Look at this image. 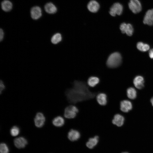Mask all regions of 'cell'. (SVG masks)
<instances>
[{"mask_svg": "<svg viewBox=\"0 0 153 153\" xmlns=\"http://www.w3.org/2000/svg\"><path fill=\"white\" fill-rule=\"evenodd\" d=\"M100 81V79L98 77L93 76H90L88 78L87 83L89 86L93 88L99 84Z\"/></svg>", "mask_w": 153, "mask_h": 153, "instance_id": "obj_18", "label": "cell"}, {"mask_svg": "<svg viewBox=\"0 0 153 153\" xmlns=\"http://www.w3.org/2000/svg\"><path fill=\"white\" fill-rule=\"evenodd\" d=\"M122 59V57L120 53L118 52L113 53L109 57L107 61V65L110 68L117 67L121 63Z\"/></svg>", "mask_w": 153, "mask_h": 153, "instance_id": "obj_2", "label": "cell"}, {"mask_svg": "<svg viewBox=\"0 0 153 153\" xmlns=\"http://www.w3.org/2000/svg\"><path fill=\"white\" fill-rule=\"evenodd\" d=\"M120 109L123 112H127L131 110L132 108L130 101L127 100H123L120 101Z\"/></svg>", "mask_w": 153, "mask_h": 153, "instance_id": "obj_10", "label": "cell"}, {"mask_svg": "<svg viewBox=\"0 0 153 153\" xmlns=\"http://www.w3.org/2000/svg\"><path fill=\"white\" fill-rule=\"evenodd\" d=\"M65 118L61 115H58L54 117L52 120L53 125L57 128H61L65 124Z\"/></svg>", "mask_w": 153, "mask_h": 153, "instance_id": "obj_14", "label": "cell"}, {"mask_svg": "<svg viewBox=\"0 0 153 153\" xmlns=\"http://www.w3.org/2000/svg\"><path fill=\"white\" fill-rule=\"evenodd\" d=\"M97 94L90 90L87 82L77 80L71 82L64 93L67 106L95 98Z\"/></svg>", "mask_w": 153, "mask_h": 153, "instance_id": "obj_1", "label": "cell"}, {"mask_svg": "<svg viewBox=\"0 0 153 153\" xmlns=\"http://www.w3.org/2000/svg\"><path fill=\"white\" fill-rule=\"evenodd\" d=\"M123 6L119 3H114L110 8L109 13L112 16H114L116 15H120L122 13Z\"/></svg>", "mask_w": 153, "mask_h": 153, "instance_id": "obj_5", "label": "cell"}, {"mask_svg": "<svg viewBox=\"0 0 153 153\" xmlns=\"http://www.w3.org/2000/svg\"><path fill=\"white\" fill-rule=\"evenodd\" d=\"M0 94H1L2 93V92H3V90L5 88V86L3 81L1 80H0Z\"/></svg>", "mask_w": 153, "mask_h": 153, "instance_id": "obj_29", "label": "cell"}, {"mask_svg": "<svg viewBox=\"0 0 153 153\" xmlns=\"http://www.w3.org/2000/svg\"><path fill=\"white\" fill-rule=\"evenodd\" d=\"M127 24L124 22L122 23L120 26V29L123 33H125Z\"/></svg>", "mask_w": 153, "mask_h": 153, "instance_id": "obj_26", "label": "cell"}, {"mask_svg": "<svg viewBox=\"0 0 153 153\" xmlns=\"http://www.w3.org/2000/svg\"><path fill=\"white\" fill-rule=\"evenodd\" d=\"M150 102L152 103V104L153 106V97L150 99Z\"/></svg>", "mask_w": 153, "mask_h": 153, "instance_id": "obj_32", "label": "cell"}, {"mask_svg": "<svg viewBox=\"0 0 153 153\" xmlns=\"http://www.w3.org/2000/svg\"><path fill=\"white\" fill-rule=\"evenodd\" d=\"M1 7L2 9L4 11L8 12L12 9V4L9 1L4 0L1 3Z\"/></svg>", "mask_w": 153, "mask_h": 153, "instance_id": "obj_20", "label": "cell"}, {"mask_svg": "<svg viewBox=\"0 0 153 153\" xmlns=\"http://www.w3.org/2000/svg\"><path fill=\"white\" fill-rule=\"evenodd\" d=\"M149 54L150 57L151 58L153 59V48L150 50Z\"/></svg>", "mask_w": 153, "mask_h": 153, "instance_id": "obj_31", "label": "cell"}, {"mask_svg": "<svg viewBox=\"0 0 153 153\" xmlns=\"http://www.w3.org/2000/svg\"><path fill=\"white\" fill-rule=\"evenodd\" d=\"M15 146L18 148H24L27 143V140L23 137H20L15 138L14 140Z\"/></svg>", "mask_w": 153, "mask_h": 153, "instance_id": "obj_15", "label": "cell"}, {"mask_svg": "<svg viewBox=\"0 0 153 153\" xmlns=\"http://www.w3.org/2000/svg\"><path fill=\"white\" fill-rule=\"evenodd\" d=\"M124 117L122 115L116 113L114 115L112 120V124L116 126L119 127L124 124Z\"/></svg>", "mask_w": 153, "mask_h": 153, "instance_id": "obj_9", "label": "cell"}, {"mask_svg": "<svg viewBox=\"0 0 153 153\" xmlns=\"http://www.w3.org/2000/svg\"><path fill=\"white\" fill-rule=\"evenodd\" d=\"M134 31V29L133 26L130 24H127L125 33L129 36H131Z\"/></svg>", "mask_w": 153, "mask_h": 153, "instance_id": "obj_24", "label": "cell"}, {"mask_svg": "<svg viewBox=\"0 0 153 153\" xmlns=\"http://www.w3.org/2000/svg\"><path fill=\"white\" fill-rule=\"evenodd\" d=\"M0 151L1 153H9V148L5 143H2L0 145Z\"/></svg>", "mask_w": 153, "mask_h": 153, "instance_id": "obj_25", "label": "cell"}, {"mask_svg": "<svg viewBox=\"0 0 153 153\" xmlns=\"http://www.w3.org/2000/svg\"><path fill=\"white\" fill-rule=\"evenodd\" d=\"M100 7L99 3L96 1L92 0L90 1L87 5V8L90 12L95 13L99 10Z\"/></svg>", "mask_w": 153, "mask_h": 153, "instance_id": "obj_16", "label": "cell"}, {"mask_svg": "<svg viewBox=\"0 0 153 153\" xmlns=\"http://www.w3.org/2000/svg\"><path fill=\"white\" fill-rule=\"evenodd\" d=\"M127 94L128 97L131 99H134L136 97L137 92L133 88L130 87L128 88L127 91Z\"/></svg>", "mask_w": 153, "mask_h": 153, "instance_id": "obj_21", "label": "cell"}, {"mask_svg": "<svg viewBox=\"0 0 153 153\" xmlns=\"http://www.w3.org/2000/svg\"><path fill=\"white\" fill-rule=\"evenodd\" d=\"M128 7L130 10L134 14L139 12L142 9L141 4L139 0H130Z\"/></svg>", "mask_w": 153, "mask_h": 153, "instance_id": "obj_4", "label": "cell"}, {"mask_svg": "<svg viewBox=\"0 0 153 153\" xmlns=\"http://www.w3.org/2000/svg\"><path fill=\"white\" fill-rule=\"evenodd\" d=\"M78 111L79 110L75 105L70 104L65 108L63 116L65 118L73 119L76 117Z\"/></svg>", "mask_w": 153, "mask_h": 153, "instance_id": "obj_3", "label": "cell"}, {"mask_svg": "<svg viewBox=\"0 0 153 153\" xmlns=\"http://www.w3.org/2000/svg\"><path fill=\"white\" fill-rule=\"evenodd\" d=\"M144 43L142 42H139L137 44V49L140 51H142V48Z\"/></svg>", "mask_w": 153, "mask_h": 153, "instance_id": "obj_27", "label": "cell"}, {"mask_svg": "<svg viewBox=\"0 0 153 153\" xmlns=\"http://www.w3.org/2000/svg\"><path fill=\"white\" fill-rule=\"evenodd\" d=\"M45 117L41 112L37 113L34 119L35 125L38 128H41L44 125L45 122Z\"/></svg>", "mask_w": 153, "mask_h": 153, "instance_id": "obj_7", "label": "cell"}, {"mask_svg": "<svg viewBox=\"0 0 153 153\" xmlns=\"http://www.w3.org/2000/svg\"><path fill=\"white\" fill-rule=\"evenodd\" d=\"M20 130L19 128L14 126L12 127L10 129V133L12 136H16L18 135L20 133Z\"/></svg>", "mask_w": 153, "mask_h": 153, "instance_id": "obj_23", "label": "cell"}, {"mask_svg": "<svg viewBox=\"0 0 153 153\" xmlns=\"http://www.w3.org/2000/svg\"><path fill=\"white\" fill-rule=\"evenodd\" d=\"M62 40L61 35L57 33L54 34L51 38V42L54 44H56L60 42Z\"/></svg>", "mask_w": 153, "mask_h": 153, "instance_id": "obj_22", "label": "cell"}, {"mask_svg": "<svg viewBox=\"0 0 153 153\" xmlns=\"http://www.w3.org/2000/svg\"><path fill=\"white\" fill-rule=\"evenodd\" d=\"M81 136L80 133L79 131L73 129H70L67 134V139L72 142L78 140L80 139Z\"/></svg>", "mask_w": 153, "mask_h": 153, "instance_id": "obj_6", "label": "cell"}, {"mask_svg": "<svg viewBox=\"0 0 153 153\" xmlns=\"http://www.w3.org/2000/svg\"><path fill=\"white\" fill-rule=\"evenodd\" d=\"M149 48L150 46L148 44H144L142 48V51H146L149 50Z\"/></svg>", "mask_w": 153, "mask_h": 153, "instance_id": "obj_28", "label": "cell"}, {"mask_svg": "<svg viewBox=\"0 0 153 153\" xmlns=\"http://www.w3.org/2000/svg\"><path fill=\"white\" fill-rule=\"evenodd\" d=\"M31 18L34 20H37L42 16V12L41 8L39 6H36L33 7L30 11Z\"/></svg>", "mask_w": 153, "mask_h": 153, "instance_id": "obj_12", "label": "cell"}, {"mask_svg": "<svg viewBox=\"0 0 153 153\" xmlns=\"http://www.w3.org/2000/svg\"><path fill=\"white\" fill-rule=\"evenodd\" d=\"M99 140V137L98 135L89 138L86 143V145L88 148H93L98 144Z\"/></svg>", "mask_w": 153, "mask_h": 153, "instance_id": "obj_13", "label": "cell"}, {"mask_svg": "<svg viewBox=\"0 0 153 153\" xmlns=\"http://www.w3.org/2000/svg\"><path fill=\"white\" fill-rule=\"evenodd\" d=\"M144 24L150 26L153 25V9L148 10L146 12L143 20Z\"/></svg>", "mask_w": 153, "mask_h": 153, "instance_id": "obj_8", "label": "cell"}, {"mask_svg": "<svg viewBox=\"0 0 153 153\" xmlns=\"http://www.w3.org/2000/svg\"><path fill=\"white\" fill-rule=\"evenodd\" d=\"M144 79L140 76H136L134 79L133 83L135 87L137 88L141 89L144 87Z\"/></svg>", "mask_w": 153, "mask_h": 153, "instance_id": "obj_17", "label": "cell"}, {"mask_svg": "<svg viewBox=\"0 0 153 153\" xmlns=\"http://www.w3.org/2000/svg\"><path fill=\"white\" fill-rule=\"evenodd\" d=\"M96 99L98 103L100 105L104 106L107 103V96L103 92H100L97 94Z\"/></svg>", "mask_w": 153, "mask_h": 153, "instance_id": "obj_11", "label": "cell"}, {"mask_svg": "<svg viewBox=\"0 0 153 153\" xmlns=\"http://www.w3.org/2000/svg\"><path fill=\"white\" fill-rule=\"evenodd\" d=\"M45 11L48 13L50 14H54L57 11L56 7L53 3L49 2L47 3L44 7Z\"/></svg>", "mask_w": 153, "mask_h": 153, "instance_id": "obj_19", "label": "cell"}, {"mask_svg": "<svg viewBox=\"0 0 153 153\" xmlns=\"http://www.w3.org/2000/svg\"><path fill=\"white\" fill-rule=\"evenodd\" d=\"M4 36V32L3 29H1L0 30V42L3 40Z\"/></svg>", "mask_w": 153, "mask_h": 153, "instance_id": "obj_30", "label": "cell"}, {"mask_svg": "<svg viewBox=\"0 0 153 153\" xmlns=\"http://www.w3.org/2000/svg\"><path fill=\"white\" fill-rule=\"evenodd\" d=\"M121 153H129L128 152H122Z\"/></svg>", "mask_w": 153, "mask_h": 153, "instance_id": "obj_33", "label": "cell"}]
</instances>
